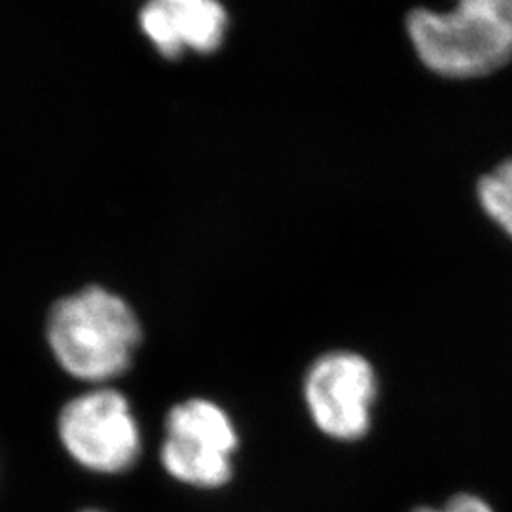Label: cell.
<instances>
[{
    "mask_svg": "<svg viewBox=\"0 0 512 512\" xmlns=\"http://www.w3.org/2000/svg\"><path fill=\"white\" fill-rule=\"evenodd\" d=\"M141 342L143 327L128 300L101 285L59 298L46 317L55 363L93 387L126 374Z\"/></svg>",
    "mask_w": 512,
    "mask_h": 512,
    "instance_id": "obj_1",
    "label": "cell"
},
{
    "mask_svg": "<svg viewBox=\"0 0 512 512\" xmlns=\"http://www.w3.org/2000/svg\"><path fill=\"white\" fill-rule=\"evenodd\" d=\"M84 512H101V511H84Z\"/></svg>",
    "mask_w": 512,
    "mask_h": 512,
    "instance_id": "obj_9",
    "label": "cell"
},
{
    "mask_svg": "<svg viewBox=\"0 0 512 512\" xmlns=\"http://www.w3.org/2000/svg\"><path fill=\"white\" fill-rule=\"evenodd\" d=\"M57 437L74 463L95 475H122L139 461L143 435L128 397L95 385L63 404Z\"/></svg>",
    "mask_w": 512,
    "mask_h": 512,
    "instance_id": "obj_3",
    "label": "cell"
},
{
    "mask_svg": "<svg viewBox=\"0 0 512 512\" xmlns=\"http://www.w3.org/2000/svg\"><path fill=\"white\" fill-rule=\"evenodd\" d=\"M412 512H497L494 505L484 497L471 490H458L444 499L439 507L423 505Z\"/></svg>",
    "mask_w": 512,
    "mask_h": 512,
    "instance_id": "obj_8",
    "label": "cell"
},
{
    "mask_svg": "<svg viewBox=\"0 0 512 512\" xmlns=\"http://www.w3.org/2000/svg\"><path fill=\"white\" fill-rule=\"evenodd\" d=\"M378 374L365 355L327 351L311 363L302 385L313 425L336 442L365 439L378 401Z\"/></svg>",
    "mask_w": 512,
    "mask_h": 512,
    "instance_id": "obj_5",
    "label": "cell"
},
{
    "mask_svg": "<svg viewBox=\"0 0 512 512\" xmlns=\"http://www.w3.org/2000/svg\"><path fill=\"white\" fill-rule=\"evenodd\" d=\"M406 33L429 71L482 78L512 61V0H454L448 12L414 8Z\"/></svg>",
    "mask_w": 512,
    "mask_h": 512,
    "instance_id": "obj_2",
    "label": "cell"
},
{
    "mask_svg": "<svg viewBox=\"0 0 512 512\" xmlns=\"http://www.w3.org/2000/svg\"><path fill=\"white\" fill-rule=\"evenodd\" d=\"M143 35L165 59L184 52H217L228 27V14L219 0H147L139 12Z\"/></svg>",
    "mask_w": 512,
    "mask_h": 512,
    "instance_id": "obj_6",
    "label": "cell"
},
{
    "mask_svg": "<svg viewBox=\"0 0 512 512\" xmlns=\"http://www.w3.org/2000/svg\"><path fill=\"white\" fill-rule=\"evenodd\" d=\"M486 217L512 241V160L497 165L476 186Z\"/></svg>",
    "mask_w": 512,
    "mask_h": 512,
    "instance_id": "obj_7",
    "label": "cell"
},
{
    "mask_svg": "<svg viewBox=\"0 0 512 512\" xmlns=\"http://www.w3.org/2000/svg\"><path fill=\"white\" fill-rule=\"evenodd\" d=\"M238 427L219 403L203 397L177 403L165 416L160 461L184 486L219 490L234 476Z\"/></svg>",
    "mask_w": 512,
    "mask_h": 512,
    "instance_id": "obj_4",
    "label": "cell"
}]
</instances>
